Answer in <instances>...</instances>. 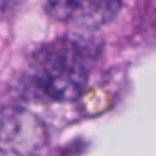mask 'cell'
<instances>
[{
	"label": "cell",
	"instance_id": "6da1fadb",
	"mask_svg": "<svg viewBox=\"0 0 156 156\" xmlns=\"http://www.w3.org/2000/svg\"><path fill=\"white\" fill-rule=\"evenodd\" d=\"M99 42L88 37H62L41 46L28 62L24 75L30 96L66 103L87 88L90 66L99 55Z\"/></svg>",
	"mask_w": 156,
	"mask_h": 156
},
{
	"label": "cell",
	"instance_id": "7a4b0ae2",
	"mask_svg": "<svg viewBox=\"0 0 156 156\" xmlns=\"http://www.w3.org/2000/svg\"><path fill=\"white\" fill-rule=\"evenodd\" d=\"M48 143L44 123L22 107L0 108V156H41Z\"/></svg>",
	"mask_w": 156,
	"mask_h": 156
},
{
	"label": "cell",
	"instance_id": "3957f363",
	"mask_svg": "<svg viewBox=\"0 0 156 156\" xmlns=\"http://www.w3.org/2000/svg\"><path fill=\"white\" fill-rule=\"evenodd\" d=\"M123 0H46V11L59 22L94 30L116 19Z\"/></svg>",
	"mask_w": 156,
	"mask_h": 156
}]
</instances>
